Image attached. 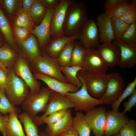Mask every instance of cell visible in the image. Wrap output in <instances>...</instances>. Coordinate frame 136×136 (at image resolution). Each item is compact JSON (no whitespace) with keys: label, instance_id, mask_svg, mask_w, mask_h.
<instances>
[{"label":"cell","instance_id":"681fc988","mask_svg":"<svg viewBox=\"0 0 136 136\" xmlns=\"http://www.w3.org/2000/svg\"><path fill=\"white\" fill-rule=\"evenodd\" d=\"M35 0H23L22 2V9L28 12Z\"/></svg>","mask_w":136,"mask_h":136},{"label":"cell","instance_id":"ab89813d","mask_svg":"<svg viewBox=\"0 0 136 136\" xmlns=\"http://www.w3.org/2000/svg\"><path fill=\"white\" fill-rule=\"evenodd\" d=\"M119 133L122 136H136V121L129 119L120 130Z\"/></svg>","mask_w":136,"mask_h":136},{"label":"cell","instance_id":"ee69618b","mask_svg":"<svg viewBox=\"0 0 136 136\" xmlns=\"http://www.w3.org/2000/svg\"><path fill=\"white\" fill-rule=\"evenodd\" d=\"M8 69L5 66H0V89H5L8 79Z\"/></svg>","mask_w":136,"mask_h":136},{"label":"cell","instance_id":"bcb514c9","mask_svg":"<svg viewBox=\"0 0 136 136\" xmlns=\"http://www.w3.org/2000/svg\"><path fill=\"white\" fill-rule=\"evenodd\" d=\"M61 0H40L48 9H54L59 4Z\"/></svg>","mask_w":136,"mask_h":136},{"label":"cell","instance_id":"7402d4cb","mask_svg":"<svg viewBox=\"0 0 136 136\" xmlns=\"http://www.w3.org/2000/svg\"><path fill=\"white\" fill-rule=\"evenodd\" d=\"M37 40L35 36L32 34L25 40L19 42L26 55V59L29 63L35 57L42 55Z\"/></svg>","mask_w":136,"mask_h":136},{"label":"cell","instance_id":"e0dca14e","mask_svg":"<svg viewBox=\"0 0 136 136\" xmlns=\"http://www.w3.org/2000/svg\"><path fill=\"white\" fill-rule=\"evenodd\" d=\"M33 75L36 79L40 80L45 82L49 89L63 96L67 93L75 92L79 89V88L75 85L61 82L43 74L33 73Z\"/></svg>","mask_w":136,"mask_h":136},{"label":"cell","instance_id":"7a4b0ae2","mask_svg":"<svg viewBox=\"0 0 136 136\" xmlns=\"http://www.w3.org/2000/svg\"><path fill=\"white\" fill-rule=\"evenodd\" d=\"M31 71L53 77L60 81L69 83L62 72L57 58H53L46 54L37 56L29 63Z\"/></svg>","mask_w":136,"mask_h":136},{"label":"cell","instance_id":"7c38bea8","mask_svg":"<svg viewBox=\"0 0 136 136\" xmlns=\"http://www.w3.org/2000/svg\"><path fill=\"white\" fill-rule=\"evenodd\" d=\"M72 0H61L59 4L54 9L51 22L52 37L65 36L63 26L67 9Z\"/></svg>","mask_w":136,"mask_h":136},{"label":"cell","instance_id":"e575fe53","mask_svg":"<svg viewBox=\"0 0 136 136\" xmlns=\"http://www.w3.org/2000/svg\"><path fill=\"white\" fill-rule=\"evenodd\" d=\"M68 109H63L52 113L41 119H33L35 123L39 126L44 124L47 125L54 124L62 119L66 115Z\"/></svg>","mask_w":136,"mask_h":136},{"label":"cell","instance_id":"f907efd6","mask_svg":"<svg viewBox=\"0 0 136 136\" xmlns=\"http://www.w3.org/2000/svg\"><path fill=\"white\" fill-rule=\"evenodd\" d=\"M39 133L41 136H47L46 134L45 131H40Z\"/></svg>","mask_w":136,"mask_h":136},{"label":"cell","instance_id":"30bf717a","mask_svg":"<svg viewBox=\"0 0 136 136\" xmlns=\"http://www.w3.org/2000/svg\"><path fill=\"white\" fill-rule=\"evenodd\" d=\"M54 9H48L41 22L33 29L30 33L37 37L42 54L45 53V48L49 42L51 36V22Z\"/></svg>","mask_w":136,"mask_h":136},{"label":"cell","instance_id":"d4e9b609","mask_svg":"<svg viewBox=\"0 0 136 136\" xmlns=\"http://www.w3.org/2000/svg\"><path fill=\"white\" fill-rule=\"evenodd\" d=\"M72 127L76 130L79 136H90L91 130L82 112L77 111L73 117Z\"/></svg>","mask_w":136,"mask_h":136},{"label":"cell","instance_id":"74e56055","mask_svg":"<svg viewBox=\"0 0 136 136\" xmlns=\"http://www.w3.org/2000/svg\"><path fill=\"white\" fill-rule=\"evenodd\" d=\"M119 40L126 44H136V22L129 25Z\"/></svg>","mask_w":136,"mask_h":136},{"label":"cell","instance_id":"f1b7e54d","mask_svg":"<svg viewBox=\"0 0 136 136\" xmlns=\"http://www.w3.org/2000/svg\"><path fill=\"white\" fill-rule=\"evenodd\" d=\"M48 9L40 0H35L28 12L34 23L40 24Z\"/></svg>","mask_w":136,"mask_h":136},{"label":"cell","instance_id":"4dcf8cb0","mask_svg":"<svg viewBox=\"0 0 136 136\" xmlns=\"http://www.w3.org/2000/svg\"><path fill=\"white\" fill-rule=\"evenodd\" d=\"M14 25V26L26 28L31 31L33 29L35 23L28 13L22 9L17 12Z\"/></svg>","mask_w":136,"mask_h":136},{"label":"cell","instance_id":"6da1fadb","mask_svg":"<svg viewBox=\"0 0 136 136\" xmlns=\"http://www.w3.org/2000/svg\"><path fill=\"white\" fill-rule=\"evenodd\" d=\"M88 19L85 2L73 0L67 9L63 25L65 36H78Z\"/></svg>","mask_w":136,"mask_h":136},{"label":"cell","instance_id":"44dd1931","mask_svg":"<svg viewBox=\"0 0 136 136\" xmlns=\"http://www.w3.org/2000/svg\"><path fill=\"white\" fill-rule=\"evenodd\" d=\"M73 117L70 109H69L65 115L55 123L47 125L45 132L47 136H57L72 127Z\"/></svg>","mask_w":136,"mask_h":136},{"label":"cell","instance_id":"ba28073f","mask_svg":"<svg viewBox=\"0 0 136 136\" xmlns=\"http://www.w3.org/2000/svg\"><path fill=\"white\" fill-rule=\"evenodd\" d=\"M15 75L20 78L29 87V93H36L40 91L41 83L34 77L30 69L29 62L19 55L13 67Z\"/></svg>","mask_w":136,"mask_h":136},{"label":"cell","instance_id":"3957f363","mask_svg":"<svg viewBox=\"0 0 136 136\" xmlns=\"http://www.w3.org/2000/svg\"><path fill=\"white\" fill-rule=\"evenodd\" d=\"M77 77L84 84L91 96L96 98L102 96L106 90L108 74L81 70L78 72Z\"/></svg>","mask_w":136,"mask_h":136},{"label":"cell","instance_id":"8fae6325","mask_svg":"<svg viewBox=\"0 0 136 136\" xmlns=\"http://www.w3.org/2000/svg\"><path fill=\"white\" fill-rule=\"evenodd\" d=\"M106 113L105 107H95L85 114V119L95 136L104 135Z\"/></svg>","mask_w":136,"mask_h":136},{"label":"cell","instance_id":"5b68a950","mask_svg":"<svg viewBox=\"0 0 136 136\" xmlns=\"http://www.w3.org/2000/svg\"><path fill=\"white\" fill-rule=\"evenodd\" d=\"M53 91L48 88L43 87L38 93H29L21 105L22 110L33 119L40 112L44 113L50 96Z\"/></svg>","mask_w":136,"mask_h":136},{"label":"cell","instance_id":"ffe728a7","mask_svg":"<svg viewBox=\"0 0 136 136\" xmlns=\"http://www.w3.org/2000/svg\"><path fill=\"white\" fill-rule=\"evenodd\" d=\"M78 39L77 35L52 37L45 48V53L50 57L57 58L60 52L67 44Z\"/></svg>","mask_w":136,"mask_h":136},{"label":"cell","instance_id":"1f68e13d","mask_svg":"<svg viewBox=\"0 0 136 136\" xmlns=\"http://www.w3.org/2000/svg\"><path fill=\"white\" fill-rule=\"evenodd\" d=\"M86 51V49L80 42L75 41L72 52L71 66L82 67Z\"/></svg>","mask_w":136,"mask_h":136},{"label":"cell","instance_id":"484cf974","mask_svg":"<svg viewBox=\"0 0 136 136\" xmlns=\"http://www.w3.org/2000/svg\"><path fill=\"white\" fill-rule=\"evenodd\" d=\"M0 31L9 45L15 51L16 46L13 36L11 26L8 19L0 7Z\"/></svg>","mask_w":136,"mask_h":136},{"label":"cell","instance_id":"cb8c5ba5","mask_svg":"<svg viewBox=\"0 0 136 136\" xmlns=\"http://www.w3.org/2000/svg\"><path fill=\"white\" fill-rule=\"evenodd\" d=\"M18 56L7 43L0 47V62L8 69L13 67Z\"/></svg>","mask_w":136,"mask_h":136},{"label":"cell","instance_id":"816d5d0a","mask_svg":"<svg viewBox=\"0 0 136 136\" xmlns=\"http://www.w3.org/2000/svg\"><path fill=\"white\" fill-rule=\"evenodd\" d=\"M113 136H122L120 134L118 133H117L114 135H113Z\"/></svg>","mask_w":136,"mask_h":136},{"label":"cell","instance_id":"52a82bcc","mask_svg":"<svg viewBox=\"0 0 136 136\" xmlns=\"http://www.w3.org/2000/svg\"><path fill=\"white\" fill-rule=\"evenodd\" d=\"M108 75L105 91L99 99L103 104L111 105L122 93L125 82L121 75L118 72L112 73Z\"/></svg>","mask_w":136,"mask_h":136},{"label":"cell","instance_id":"d6986e66","mask_svg":"<svg viewBox=\"0 0 136 136\" xmlns=\"http://www.w3.org/2000/svg\"><path fill=\"white\" fill-rule=\"evenodd\" d=\"M111 17L105 12L98 15L96 22L99 32L100 43L112 42L114 40L112 24Z\"/></svg>","mask_w":136,"mask_h":136},{"label":"cell","instance_id":"277c9868","mask_svg":"<svg viewBox=\"0 0 136 136\" xmlns=\"http://www.w3.org/2000/svg\"><path fill=\"white\" fill-rule=\"evenodd\" d=\"M8 69L6 95L11 103L18 106L21 105L29 94V88L22 79L15 75L13 67Z\"/></svg>","mask_w":136,"mask_h":136},{"label":"cell","instance_id":"db71d44e","mask_svg":"<svg viewBox=\"0 0 136 136\" xmlns=\"http://www.w3.org/2000/svg\"><path fill=\"white\" fill-rule=\"evenodd\" d=\"M0 66H4L2 63H1L0 62Z\"/></svg>","mask_w":136,"mask_h":136},{"label":"cell","instance_id":"9a60e30c","mask_svg":"<svg viewBox=\"0 0 136 136\" xmlns=\"http://www.w3.org/2000/svg\"><path fill=\"white\" fill-rule=\"evenodd\" d=\"M97 49L108 67L113 68L118 65L121 60V51L117 45L113 42L103 43Z\"/></svg>","mask_w":136,"mask_h":136},{"label":"cell","instance_id":"d590c367","mask_svg":"<svg viewBox=\"0 0 136 136\" xmlns=\"http://www.w3.org/2000/svg\"><path fill=\"white\" fill-rule=\"evenodd\" d=\"M111 20L114 40L120 39L130 25L119 18L111 17Z\"/></svg>","mask_w":136,"mask_h":136},{"label":"cell","instance_id":"4fadbf2b","mask_svg":"<svg viewBox=\"0 0 136 136\" xmlns=\"http://www.w3.org/2000/svg\"><path fill=\"white\" fill-rule=\"evenodd\" d=\"M81 67L85 71L104 74H106L109 68L97 49H86Z\"/></svg>","mask_w":136,"mask_h":136},{"label":"cell","instance_id":"9c48e42d","mask_svg":"<svg viewBox=\"0 0 136 136\" xmlns=\"http://www.w3.org/2000/svg\"><path fill=\"white\" fill-rule=\"evenodd\" d=\"M86 49L97 48L100 45L99 32L96 21L89 19L78 36Z\"/></svg>","mask_w":136,"mask_h":136},{"label":"cell","instance_id":"f546056e","mask_svg":"<svg viewBox=\"0 0 136 136\" xmlns=\"http://www.w3.org/2000/svg\"><path fill=\"white\" fill-rule=\"evenodd\" d=\"M21 112L19 107L12 104L8 100L5 89H0V113L7 115L14 112L18 114Z\"/></svg>","mask_w":136,"mask_h":136},{"label":"cell","instance_id":"4316f807","mask_svg":"<svg viewBox=\"0 0 136 136\" xmlns=\"http://www.w3.org/2000/svg\"><path fill=\"white\" fill-rule=\"evenodd\" d=\"M17 116L23 125L26 136H41L39 132L38 125L26 112L21 113Z\"/></svg>","mask_w":136,"mask_h":136},{"label":"cell","instance_id":"ac0fdd59","mask_svg":"<svg viewBox=\"0 0 136 136\" xmlns=\"http://www.w3.org/2000/svg\"><path fill=\"white\" fill-rule=\"evenodd\" d=\"M113 43L118 46L121 51V60L118 66L122 69L133 67L136 64V44H124L119 39Z\"/></svg>","mask_w":136,"mask_h":136},{"label":"cell","instance_id":"7dc6e473","mask_svg":"<svg viewBox=\"0 0 136 136\" xmlns=\"http://www.w3.org/2000/svg\"><path fill=\"white\" fill-rule=\"evenodd\" d=\"M123 0H106L103 7L105 11L109 9L122 2Z\"/></svg>","mask_w":136,"mask_h":136},{"label":"cell","instance_id":"60d3db41","mask_svg":"<svg viewBox=\"0 0 136 136\" xmlns=\"http://www.w3.org/2000/svg\"><path fill=\"white\" fill-rule=\"evenodd\" d=\"M13 32L17 40L19 42L25 40L28 37L31 30L26 28L14 26Z\"/></svg>","mask_w":136,"mask_h":136},{"label":"cell","instance_id":"5bb4252c","mask_svg":"<svg viewBox=\"0 0 136 136\" xmlns=\"http://www.w3.org/2000/svg\"><path fill=\"white\" fill-rule=\"evenodd\" d=\"M129 120L122 112H115L112 110L106 111L104 135L112 136L119 133Z\"/></svg>","mask_w":136,"mask_h":136},{"label":"cell","instance_id":"603a6c76","mask_svg":"<svg viewBox=\"0 0 136 136\" xmlns=\"http://www.w3.org/2000/svg\"><path fill=\"white\" fill-rule=\"evenodd\" d=\"M17 115L14 112L9 114V119L5 129L6 136H26Z\"/></svg>","mask_w":136,"mask_h":136},{"label":"cell","instance_id":"8992f818","mask_svg":"<svg viewBox=\"0 0 136 136\" xmlns=\"http://www.w3.org/2000/svg\"><path fill=\"white\" fill-rule=\"evenodd\" d=\"M82 83L80 89L75 92L67 93L64 96L73 104L75 110L86 112L97 106L103 104L99 98H95L89 94Z\"/></svg>","mask_w":136,"mask_h":136},{"label":"cell","instance_id":"c3c4849f","mask_svg":"<svg viewBox=\"0 0 136 136\" xmlns=\"http://www.w3.org/2000/svg\"><path fill=\"white\" fill-rule=\"evenodd\" d=\"M57 136H79V135L76 130L72 127Z\"/></svg>","mask_w":136,"mask_h":136},{"label":"cell","instance_id":"83f0119b","mask_svg":"<svg viewBox=\"0 0 136 136\" xmlns=\"http://www.w3.org/2000/svg\"><path fill=\"white\" fill-rule=\"evenodd\" d=\"M61 70L67 82L79 88L83 85L81 81L77 77V74L80 70H83L79 66H60Z\"/></svg>","mask_w":136,"mask_h":136},{"label":"cell","instance_id":"f35d334b","mask_svg":"<svg viewBox=\"0 0 136 136\" xmlns=\"http://www.w3.org/2000/svg\"><path fill=\"white\" fill-rule=\"evenodd\" d=\"M120 18L129 25L136 22V0L130 1V5L129 9Z\"/></svg>","mask_w":136,"mask_h":136},{"label":"cell","instance_id":"2e32d148","mask_svg":"<svg viewBox=\"0 0 136 136\" xmlns=\"http://www.w3.org/2000/svg\"><path fill=\"white\" fill-rule=\"evenodd\" d=\"M74 108L73 104L69 99L58 92L53 91L50 96L45 112L41 116H37L34 118L41 119L60 110Z\"/></svg>","mask_w":136,"mask_h":136},{"label":"cell","instance_id":"7bdbcfd3","mask_svg":"<svg viewBox=\"0 0 136 136\" xmlns=\"http://www.w3.org/2000/svg\"><path fill=\"white\" fill-rule=\"evenodd\" d=\"M136 105V89H135L133 93L128 99V101L124 103L123 106L125 108L122 112L124 114L127 112H130L134 107Z\"/></svg>","mask_w":136,"mask_h":136},{"label":"cell","instance_id":"836d02e7","mask_svg":"<svg viewBox=\"0 0 136 136\" xmlns=\"http://www.w3.org/2000/svg\"><path fill=\"white\" fill-rule=\"evenodd\" d=\"M130 5V1L123 0L110 9L105 11V12L111 17L120 18L126 13Z\"/></svg>","mask_w":136,"mask_h":136},{"label":"cell","instance_id":"8d00e7d4","mask_svg":"<svg viewBox=\"0 0 136 136\" xmlns=\"http://www.w3.org/2000/svg\"><path fill=\"white\" fill-rule=\"evenodd\" d=\"M136 77L129 83L117 100L111 105L112 110L118 112L119 106L122 101L126 98L131 95L136 89Z\"/></svg>","mask_w":136,"mask_h":136},{"label":"cell","instance_id":"f6af8a7d","mask_svg":"<svg viewBox=\"0 0 136 136\" xmlns=\"http://www.w3.org/2000/svg\"><path fill=\"white\" fill-rule=\"evenodd\" d=\"M9 119V114L3 115L0 113V131L3 136H6L5 129Z\"/></svg>","mask_w":136,"mask_h":136},{"label":"cell","instance_id":"b9f144b4","mask_svg":"<svg viewBox=\"0 0 136 136\" xmlns=\"http://www.w3.org/2000/svg\"><path fill=\"white\" fill-rule=\"evenodd\" d=\"M18 1L15 0H4L0 1L7 12L9 14H12L14 11L17 3Z\"/></svg>","mask_w":136,"mask_h":136},{"label":"cell","instance_id":"f5cc1de1","mask_svg":"<svg viewBox=\"0 0 136 136\" xmlns=\"http://www.w3.org/2000/svg\"><path fill=\"white\" fill-rule=\"evenodd\" d=\"M2 40L1 39V37L0 35V47H2Z\"/></svg>","mask_w":136,"mask_h":136},{"label":"cell","instance_id":"d6a6232c","mask_svg":"<svg viewBox=\"0 0 136 136\" xmlns=\"http://www.w3.org/2000/svg\"><path fill=\"white\" fill-rule=\"evenodd\" d=\"M75 41L67 44L59 53L57 59L60 66H71L72 53Z\"/></svg>","mask_w":136,"mask_h":136},{"label":"cell","instance_id":"11a10c76","mask_svg":"<svg viewBox=\"0 0 136 136\" xmlns=\"http://www.w3.org/2000/svg\"><path fill=\"white\" fill-rule=\"evenodd\" d=\"M102 136H106V135H103Z\"/></svg>","mask_w":136,"mask_h":136}]
</instances>
